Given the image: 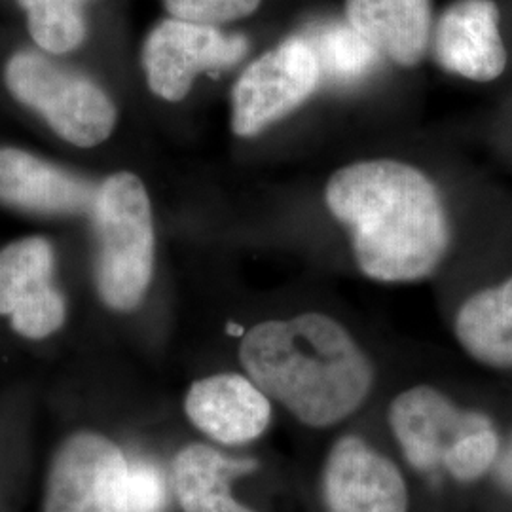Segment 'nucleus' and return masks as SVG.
<instances>
[{
	"label": "nucleus",
	"instance_id": "1",
	"mask_svg": "<svg viewBox=\"0 0 512 512\" xmlns=\"http://www.w3.org/2000/svg\"><path fill=\"white\" fill-rule=\"evenodd\" d=\"M325 207L348 234L359 272L378 283H418L439 272L452 220L435 179L397 158H368L332 171Z\"/></svg>",
	"mask_w": 512,
	"mask_h": 512
},
{
	"label": "nucleus",
	"instance_id": "2",
	"mask_svg": "<svg viewBox=\"0 0 512 512\" xmlns=\"http://www.w3.org/2000/svg\"><path fill=\"white\" fill-rule=\"evenodd\" d=\"M239 361L270 401L310 427L346 420L374 384V366L359 342L319 311L251 327L241 338Z\"/></svg>",
	"mask_w": 512,
	"mask_h": 512
},
{
	"label": "nucleus",
	"instance_id": "3",
	"mask_svg": "<svg viewBox=\"0 0 512 512\" xmlns=\"http://www.w3.org/2000/svg\"><path fill=\"white\" fill-rule=\"evenodd\" d=\"M90 215L97 294L110 310H137L156 264V226L147 186L131 171L112 173L97 184Z\"/></svg>",
	"mask_w": 512,
	"mask_h": 512
},
{
	"label": "nucleus",
	"instance_id": "4",
	"mask_svg": "<svg viewBox=\"0 0 512 512\" xmlns=\"http://www.w3.org/2000/svg\"><path fill=\"white\" fill-rule=\"evenodd\" d=\"M4 84L25 109L37 112L57 137L78 148L105 143L118 122L109 93L52 57L23 50L4 65Z\"/></svg>",
	"mask_w": 512,
	"mask_h": 512
},
{
	"label": "nucleus",
	"instance_id": "5",
	"mask_svg": "<svg viewBox=\"0 0 512 512\" xmlns=\"http://www.w3.org/2000/svg\"><path fill=\"white\" fill-rule=\"evenodd\" d=\"M310 38L289 37L253 59L230 93V128L255 139L302 109L323 84Z\"/></svg>",
	"mask_w": 512,
	"mask_h": 512
},
{
	"label": "nucleus",
	"instance_id": "6",
	"mask_svg": "<svg viewBox=\"0 0 512 512\" xmlns=\"http://www.w3.org/2000/svg\"><path fill=\"white\" fill-rule=\"evenodd\" d=\"M247 52L249 40L239 33L165 18L145 38L141 65L150 92L167 103H181L202 74L228 71Z\"/></svg>",
	"mask_w": 512,
	"mask_h": 512
},
{
	"label": "nucleus",
	"instance_id": "7",
	"mask_svg": "<svg viewBox=\"0 0 512 512\" xmlns=\"http://www.w3.org/2000/svg\"><path fill=\"white\" fill-rule=\"evenodd\" d=\"M129 463L112 440L80 431L55 452L44 512H129Z\"/></svg>",
	"mask_w": 512,
	"mask_h": 512
},
{
	"label": "nucleus",
	"instance_id": "8",
	"mask_svg": "<svg viewBox=\"0 0 512 512\" xmlns=\"http://www.w3.org/2000/svg\"><path fill=\"white\" fill-rule=\"evenodd\" d=\"M55 251L40 236L0 249V315L29 340H44L63 327L67 304L55 287Z\"/></svg>",
	"mask_w": 512,
	"mask_h": 512
},
{
	"label": "nucleus",
	"instance_id": "9",
	"mask_svg": "<svg viewBox=\"0 0 512 512\" xmlns=\"http://www.w3.org/2000/svg\"><path fill=\"white\" fill-rule=\"evenodd\" d=\"M494 425L480 412L461 410L431 385L403 391L389 406V427L406 461L421 473L442 467L450 448L463 435Z\"/></svg>",
	"mask_w": 512,
	"mask_h": 512
},
{
	"label": "nucleus",
	"instance_id": "10",
	"mask_svg": "<svg viewBox=\"0 0 512 512\" xmlns=\"http://www.w3.org/2000/svg\"><path fill=\"white\" fill-rule=\"evenodd\" d=\"M494 0H456L440 16L431 52L444 73L488 84L507 69V46Z\"/></svg>",
	"mask_w": 512,
	"mask_h": 512
},
{
	"label": "nucleus",
	"instance_id": "11",
	"mask_svg": "<svg viewBox=\"0 0 512 512\" xmlns=\"http://www.w3.org/2000/svg\"><path fill=\"white\" fill-rule=\"evenodd\" d=\"M329 512H408V488L399 467L359 437L338 440L323 469Z\"/></svg>",
	"mask_w": 512,
	"mask_h": 512
},
{
	"label": "nucleus",
	"instance_id": "12",
	"mask_svg": "<svg viewBox=\"0 0 512 512\" xmlns=\"http://www.w3.org/2000/svg\"><path fill=\"white\" fill-rule=\"evenodd\" d=\"M97 184L21 148H0V203L38 217L90 215Z\"/></svg>",
	"mask_w": 512,
	"mask_h": 512
},
{
	"label": "nucleus",
	"instance_id": "13",
	"mask_svg": "<svg viewBox=\"0 0 512 512\" xmlns=\"http://www.w3.org/2000/svg\"><path fill=\"white\" fill-rule=\"evenodd\" d=\"M184 412L203 435L228 446L258 439L272 420L270 397L241 374H215L194 382Z\"/></svg>",
	"mask_w": 512,
	"mask_h": 512
},
{
	"label": "nucleus",
	"instance_id": "14",
	"mask_svg": "<svg viewBox=\"0 0 512 512\" xmlns=\"http://www.w3.org/2000/svg\"><path fill=\"white\" fill-rule=\"evenodd\" d=\"M349 27L401 69H416L431 48V0H346Z\"/></svg>",
	"mask_w": 512,
	"mask_h": 512
},
{
	"label": "nucleus",
	"instance_id": "15",
	"mask_svg": "<svg viewBox=\"0 0 512 512\" xmlns=\"http://www.w3.org/2000/svg\"><path fill=\"white\" fill-rule=\"evenodd\" d=\"M256 467L253 459L226 458L207 444H188L171 465L173 494L184 512H253L239 503L230 486Z\"/></svg>",
	"mask_w": 512,
	"mask_h": 512
},
{
	"label": "nucleus",
	"instance_id": "16",
	"mask_svg": "<svg viewBox=\"0 0 512 512\" xmlns=\"http://www.w3.org/2000/svg\"><path fill=\"white\" fill-rule=\"evenodd\" d=\"M454 334L476 363L495 370L512 368V275L476 291L459 306Z\"/></svg>",
	"mask_w": 512,
	"mask_h": 512
},
{
	"label": "nucleus",
	"instance_id": "17",
	"mask_svg": "<svg viewBox=\"0 0 512 512\" xmlns=\"http://www.w3.org/2000/svg\"><path fill=\"white\" fill-rule=\"evenodd\" d=\"M93 0H18L27 31L40 52L69 54L88 37V8Z\"/></svg>",
	"mask_w": 512,
	"mask_h": 512
},
{
	"label": "nucleus",
	"instance_id": "18",
	"mask_svg": "<svg viewBox=\"0 0 512 512\" xmlns=\"http://www.w3.org/2000/svg\"><path fill=\"white\" fill-rule=\"evenodd\" d=\"M311 46L321 61L323 76L355 78L365 74L380 57L346 21V25H330L310 38Z\"/></svg>",
	"mask_w": 512,
	"mask_h": 512
},
{
	"label": "nucleus",
	"instance_id": "19",
	"mask_svg": "<svg viewBox=\"0 0 512 512\" xmlns=\"http://www.w3.org/2000/svg\"><path fill=\"white\" fill-rule=\"evenodd\" d=\"M497 458L499 437L494 425H488L463 435L446 454L442 467L459 482H475L494 467Z\"/></svg>",
	"mask_w": 512,
	"mask_h": 512
},
{
	"label": "nucleus",
	"instance_id": "20",
	"mask_svg": "<svg viewBox=\"0 0 512 512\" xmlns=\"http://www.w3.org/2000/svg\"><path fill=\"white\" fill-rule=\"evenodd\" d=\"M169 18L224 27L253 16L262 0H160Z\"/></svg>",
	"mask_w": 512,
	"mask_h": 512
},
{
	"label": "nucleus",
	"instance_id": "21",
	"mask_svg": "<svg viewBox=\"0 0 512 512\" xmlns=\"http://www.w3.org/2000/svg\"><path fill=\"white\" fill-rule=\"evenodd\" d=\"M129 512H162L165 505L164 476L148 461L129 465Z\"/></svg>",
	"mask_w": 512,
	"mask_h": 512
},
{
	"label": "nucleus",
	"instance_id": "22",
	"mask_svg": "<svg viewBox=\"0 0 512 512\" xmlns=\"http://www.w3.org/2000/svg\"><path fill=\"white\" fill-rule=\"evenodd\" d=\"M497 476L507 490H512V440L497 463Z\"/></svg>",
	"mask_w": 512,
	"mask_h": 512
}]
</instances>
